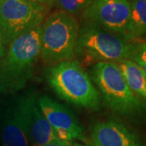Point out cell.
<instances>
[{
    "mask_svg": "<svg viewBox=\"0 0 146 146\" xmlns=\"http://www.w3.org/2000/svg\"><path fill=\"white\" fill-rule=\"evenodd\" d=\"M41 53V25L17 37L0 59V93L23 89L32 78Z\"/></svg>",
    "mask_w": 146,
    "mask_h": 146,
    "instance_id": "6da1fadb",
    "label": "cell"
},
{
    "mask_svg": "<svg viewBox=\"0 0 146 146\" xmlns=\"http://www.w3.org/2000/svg\"><path fill=\"white\" fill-rule=\"evenodd\" d=\"M46 80L60 99L78 107L99 110V92L78 61H64L50 67Z\"/></svg>",
    "mask_w": 146,
    "mask_h": 146,
    "instance_id": "7a4b0ae2",
    "label": "cell"
},
{
    "mask_svg": "<svg viewBox=\"0 0 146 146\" xmlns=\"http://www.w3.org/2000/svg\"><path fill=\"white\" fill-rule=\"evenodd\" d=\"M80 25L76 17L61 10L48 15L41 25L40 58L47 66L73 60L76 55Z\"/></svg>",
    "mask_w": 146,
    "mask_h": 146,
    "instance_id": "3957f363",
    "label": "cell"
},
{
    "mask_svg": "<svg viewBox=\"0 0 146 146\" xmlns=\"http://www.w3.org/2000/svg\"><path fill=\"white\" fill-rule=\"evenodd\" d=\"M135 44L97 25L84 22L80 28L76 54L87 64L119 63L131 58Z\"/></svg>",
    "mask_w": 146,
    "mask_h": 146,
    "instance_id": "277c9868",
    "label": "cell"
},
{
    "mask_svg": "<svg viewBox=\"0 0 146 146\" xmlns=\"http://www.w3.org/2000/svg\"><path fill=\"white\" fill-rule=\"evenodd\" d=\"M89 72L105 103L113 111L122 115H135L142 111L143 102L127 84L117 63H94Z\"/></svg>",
    "mask_w": 146,
    "mask_h": 146,
    "instance_id": "5b68a950",
    "label": "cell"
},
{
    "mask_svg": "<svg viewBox=\"0 0 146 146\" xmlns=\"http://www.w3.org/2000/svg\"><path fill=\"white\" fill-rule=\"evenodd\" d=\"M48 11L26 0H0V35L4 46L40 26Z\"/></svg>",
    "mask_w": 146,
    "mask_h": 146,
    "instance_id": "8992f818",
    "label": "cell"
},
{
    "mask_svg": "<svg viewBox=\"0 0 146 146\" xmlns=\"http://www.w3.org/2000/svg\"><path fill=\"white\" fill-rule=\"evenodd\" d=\"M131 12L128 0H92L84 10V22L97 25L125 38Z\"/></svg>",
    "mask_w": 146,
    "mask_h": 146,
    "instance_id": "52a82bcc",
    "label": "cell"
},
{
    "mask_svg": "<svg viewBox=\"0 0 146 146\" xmlns=\"http://www.w3.org/2000/svg\"><path fill=\"white\" fill-rule=\"evenodd\" d=\"M37 104L60 141H86L83 127L66 106L46 95L37 98Z\"/></svg>",
    "mask_w": 146,
    "mask_h": 146,
    "instance_id": "ba28073f",
    "label": "cell"
},
{
    "mask_svg": "<svg viewBox=\"0 0 146 146\" xmlns=\"http://www.w3.org/2000/svg\"><path fill=\"white\" fill-rule=\"evenodd\" d=\"M16 104L25 120L29 139L32 145H41L60 141L37 104L36 94L29 93L24 95Z\"/></svg>",
    "mask_w": 146,
    "mask_h": 146,
    "instance_id": "9c48e42d",
    "label": "cell"
},
{
    "mask_svg": "<svg viewBox=\"0 0 146 146\" xmlns=\"http://www.w3.org/2000/svg\"><path fill=\"white\" fill-rule=\"evenodd\" d=\"M89 131L94 146H146L135 132L115 120L97 122Z\"/></svg>",
    "mask_w": 146,
    "mask_h": 146,
    "instance_id": "30bf717a",
    "label": "cell"
},
{
    "mask_svg": "<svg viewBox=\"0 0 146 146\" xmlns=\"http://www.w3.org/2000/svg\"><path fill=\"white\" fill-rule=\"evenodd\" d=\"M3 146H29L26 126L17 104L6 112L2 130Z\"/></svg>",
    "mask_w": 146,
    "mask_h": 146,
    "instance_id": "8fae6325",
    "label": "cell"
},
{
    "mask_svg": "<svg viewBox=\"0 0 146 146\" xmlns=\"http://www.w3.org/2000/svg\"><path fill=\"white\" fill-rule=\"evenodd\" d=\"M131 12L126 30L125 39H146V0H131Z\"/></svg>",
    "mask_w": 146,
    "mask_h": 146,
    "instance_id": "7c38bea8",
    "label": "cell"
},
{
    "mask_svg": "<svg viewBox=\"0 0 146 146\" xmlns=\"http://www.w3.org/2000/svg\"><path fill=\"white\" fill-rule=\"evenodd\" d=\"M116 63L131 90L140 98L146 101V78L141 68L131 59Z\"/></svg>",
    "mask_w": 146,
    "mask_h": 146,
    "instance_id": "4fadbf2b",
    "label": "cell"
},
{
    "mask_svg": "<svg viewBox=\"0 0 146 146\" xmlns=\"http://www.w3.org/2000/svg\"><path fill=\"white\" fill-rule=\"evenodd\" d=\"M92 0H55L58 10L63 11L71 15H76L89 5Z\"/></svg>",
    "mask_w": 146,
    "mask_h": 146,
    "instance_id": "5bb4252c",
    "label": "cell"
},
{
    "mask_svg": "<svg viewBox=\"0 0 146 146\" xmlns=\"http://www.w3.org/2000/svg\"><path fill=\"white\" fill-rule=\"evenodd\" d=\"M141 68L146 78V43L137 42L135 44V50L131 58Z\"/></svg>",
    "mask_w": 146,
    "mask_h": 146,
    "instance_id": "9a60e30c",
    "label": "cell"
},
{
    "mask_svg": "<svg viewBox=\"0 0 146 146\" xmlns=\"http://www.w3.org/2000/svg\"><path fill=\"white\" fill-rule=\"evenodd\" d=\"M26 1L36 4V5L44 7L49 10L53 6L55 5V0H26Z\"/></svg>",
    "mask_w": 146,
    "mask_h": 146,
    "instance_id": "2e32d148",
    "label": "cell"
},
{
    "mask_svg": "<svg viewBox=\"0 0 146 146\" xmlns=\"http://www.w3.org/2000/svg\"><path fill=\"white\" fill-rule=\"evenodd\" d=\"M73 141H54V142H50V143H47L45 145H33L32 146H71Z\"/></svg>",
    "mask_w": 146,
    "mask_h": 146,
    "instance_id": "e0dca14e",
    "label": "cell"
},
{
    "mask_svg": "<svg viewBox=\"0 0 146 146\" xmlns=\"http://www.w3.org/2000/svg\"><path fill=\"white\" fill-rule=\"evenodd\" d=\"M4 54H5V46H4L3 40H2V36L0 35V59L3 58Z\"/></svg>",
    "mask_w": 146,
    "mask_h": 146,
    "instance_id": "ac0fdd59",
    "label": "cell"
},
{
    "mask_svg": "<svg viewBox=\"0 0 146 146\" xmlns=\"http://www.w3.org/2000/svg\"><path fill=\"white\" fill-rule=\"evenodd\" d=\"M71 146H86V145H79V144H76V143L73 142L72 144V145H71Z\"/></svg>",
    "mask_w": 146,
    "mask_h": 146,
    "instance_id": "d6986e66",
    "label": "cell"
}]
</instances>
